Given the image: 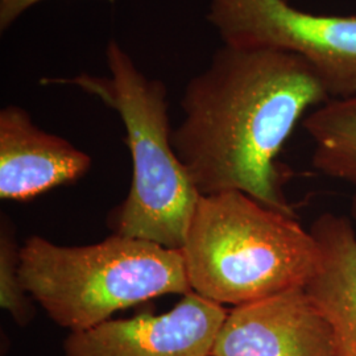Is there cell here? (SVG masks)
Listing matches in <instances>:
<instances>
[{"mask_svg":"<svg viewBox=\"0 0 356 356\" xmlns=\"http://www.w3.org/2000/svg\"><path fill=\"white\" fill-rule=\"evenodd\" d=\"M329 99L302 57L223 44L184 90L172 145L201 195L242 191L296 216L277 157L309 110Z\"/></svg>","mask_w":356,"mask_h":356,"instance_id":"1","label":"cell"},{"mask_svg":"<svg viewBox=\"0 0 356 356\" xmlns=\"http://www.w3.org/2000/svg\"><path fill=\"white\" fill-rule=\"evenodd\" d=\"M106 63L108 76L82 73L41 83L69 85L99 98L126 128L132 181L110 216L114 234L181 250L201 194L172 145L165 83L145 76L116 40L107 44Z\"/></svg>","mask_w":356,"mask_h":356,"instance_id":"2","label":"cell"},{"mask_svg":"<svg viewBox=\"0 0 356 356\" xmlns=\"http://www.w3.org/2000/svg\"><path fill=\"white\" fill-rule=\"evenodd\" d=\"M181 252L191 291L234 307L305 286L319 264L296 216L242 191L201 195Z\"/></svg>","mask_w":356,"mask_h":356,"instance_id":"3","label":"cell"},{"mask_svg":"<svg viewBox=\"0 0 356 356\" xmlns=\"http://www.w3.org/2000/svg\"><path fill=\"white\" fill-rule=\"evenodd\" d=\"M20 276L31 298L69 332L153 298L193 292L181 250L118 234L88 245L32 235L22 245Z\"/></svg>","mask_w":356,"mask_h":356,"instance_id":"4","label":"cell"},{"mask_svg":"<svg viewBox=\"0 0 356 356\" xmlns=\"http://www.w3.org/2000/svg\"><path fill=\"white\" fill-rule=\"evenodd\" d=\"M207 20L223 44L302 57L330 99L356 95V15L305 13L286 0H210Z\"/></svg>","mask_w":356,"mask_h":356,"instance_id":"5","label":"cell"},{"mask_svg":"<svg viewBox=\"0 0 356 356\" xmlns=\"http://www.w3.org/2000/svg\"><path fill=\"white\" fill-rule=\"evenodd\" d=\"M229 310L191 292L163 314L108 319L69 332L65 356H211Z\"/></svg>","mask_w":356,"mask_h":356,"instance_id":"6","label":"cell"},{"mask_svg":"<svg viewBox=\"0 0 356 356\" xmlns=\"http://www.w3.org/2000/svg\"><path fill=\"white\" fill-rule=\"evenodd\" d=\"M338 346L335 327L300 286L232 307L211 356H337Z\"/></svg>","mask_w":356,"mask_h":356,"instance_id":"7","label":"cell"},{"mask_svg":"<svg viewBox=\"0 0 356 356\" xmlns=\"http://www.w3.org/2000/svg\"><path fill=\"white\" fill-rule=\"evenodd\" d=\"M92 165L70 141L38 127L29 113L10 104L0 111V198L29 201L76 182Z\"/></svg>","mask_w":356,"mask_h":356,"instance_id":"8","label":"cell"},{"mask_svg":"<svg viewBox=\"0 0 356 356\" xmlns=\"http://www.w3.org/2000/svg\"><path fill=\"white\" fill-rule=\"evenodd\" d=\"M309 231L318 247L319 264L306 292L338 335L356 346L355 227L344 216L323 213Z\"/></svg>","mask_w":356,"mask_h":356,"instance_id":"9","label":"cell"},{"mask_svg":"<svg viewBox=\"0 0 356 356\" xmlns=\"http://www.w3.org/2000/svg\"><path fill=\"white\" fill-rule=\"evenodd\" d=\"M302 127L314 144V169L356 188V95L322 103Z\"/></svg>","mask_w":356,"mask_h":356,"instance_id":"10","label":"cell"},{"mask_svg":"<svg viewBox=\"0 0 356 356\" xmlns=\"http://www.w3.org/2000/svg\"><path fill=\"white\" fill-rule=\"evenodd\" d=\"M20 252L10 218L1 216L0 220V306L8 312L20 327L28 326L35 317L33 300L23 285L20 276Z\"/></svg>","mask_w":356,"mask_h":356,"instance_id":"11","label":"cell"},{"mask_svg":"<svg viewBox=\"0 0 356 356\" xmlns=\"http://www.w3.org/2000/svg\"><path fill=\"white\" fill-rule=\"evenodd\" d=\"M41 1L44 0H0V31L6 32L23 13Z\"/></svg>","mask_w":356,"mask_h":356,"instance_id":"12","label":"cell"},{"mask_svg":"<svg viewBox=\"0 0 356 356\" xmlns=\"http://www.w3.org/2000/svg\"><path fill=\"white\" fill-rule=\"evenodd\" d=\"M337 356H356L355 344L350 342L346 338L339 337V346H338V355Z\"/></svg>","mask_w":356,"mask_h":356,"instance_id":"13","label":"cell"},{"mask_svg":"<svg viewBox=\"0 0 356 356\" xmlns=\"http://www.w3.org/2000/svg\"><path fill=\"white\" fill-rule=\"evenodd\" d=\"M354 216H355V219H356V194H355V198H354Z\"/></svg>","mask_w":356,"mask_h":356,"instance_id":"14","label":"cell"},{"mask_svg":"<svg viewBox=\"0 0 356 356\" xmlns=\"http://www.w3.org/2000/svg\"><path fill=\"white\" fill-rule=\"evenodd\" d=\"M286 1H291V0H286Z\"/></svg>","mask_w":356,"mask_h":356,"instance_id":"15","label":"cell"}]
</instances>
